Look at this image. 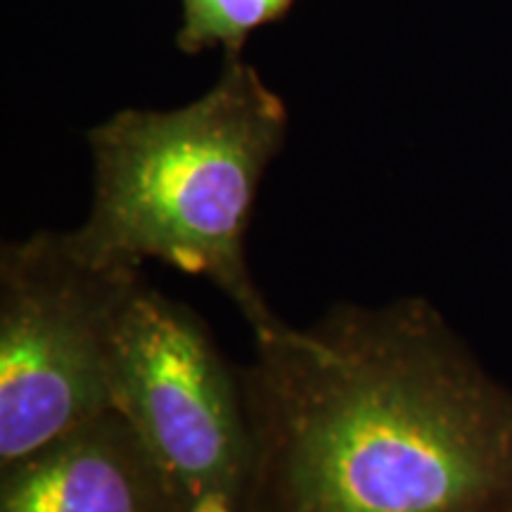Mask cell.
Masks as SVG:
<instances>
[{"label": "cell", "instance_id": "obj_1", "mask_svg": "<svg viewBox=\"0 0 512 512\" xmlns=\"http://www.w3.org/2000/svg\"><path fill=\"white\" fill-rule=\"evenodd\" d=\"M247 512H512V394L422 299L254 335Z\"/></svg>", "mask_w": 512, "mask_h": 512}, {"label": "cell", "instance_id": "obj_2", "mask_svg": "<svg viewBox=\"0 0 512 512\" xmlns=\"http://www.w3.org/2000/svg\"><path fill=\"white\" fill-rule=\"evenodd\" d=\"M287 107L242 57L169 112L121 110L86 133L93 202L67 238L88 264L143 273L159 261L209 280L254 335L278 328L247 264L261 178L283 150Z\"/></svg>", "mask_w": 512, "mask_h": 512}, {"label": "cell", "instance_id": "obj_3", "mask_svg": "<svg viewBox=\"0 0 512 512\" xmlns=\"http://www.w3.org/2000/svg\"><path fill=\"white\" fill-rule=\"evenodd\" d=\"M110 387L178 512H247L254 453L238 368L188 304L145 278L114 323Z\"/></svg>", "mask_w": 512, "mask_h": 512}, {"label": "cell", "instance_id": "obj_4", "mask_svg": "<svg viewBox=\"0 0 512 512\" xmlns=\"http://www.w3.org/2000/svg\"><path fill=\"white\" fill-rule=\"evenodd\" d=\"M140 278L88 264L67 230L3 242L0 467L112 411V332Z\"/></svg>", "mask_w": 512, "mask_h": 512}, {"label": "cell", "instance_id": "obj_5", "mask_svg": "<svg viewBox=\"0 0 512 512\" xmlns=\"http://www.w3.org/2000/svg\"><path fill=\"white\" fill-rule=\"evenodd\" d=\"M0 512H178L131 425L105 411L0 467Z\"/></svg>", "mask_w": 512, "mask_h": 512}, {"label": "cell", "instance_id": "obj_6", "mask_svg": "<svg viewBox=\"0 0 512 512\" xmlns=\"http://www.w3.org/2000/svg\"><path fill=\"white\" fill-rule=\"evenodd\" d=\"M297 0H181L183 27L176 46L185 55L223 48V55L242 57V46L256 29L278 24Z\"/></svg>", "mask_w": 512, "mask_h": 512}]
</instances>
